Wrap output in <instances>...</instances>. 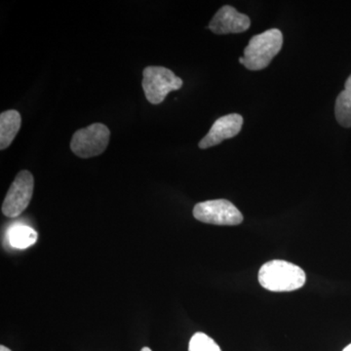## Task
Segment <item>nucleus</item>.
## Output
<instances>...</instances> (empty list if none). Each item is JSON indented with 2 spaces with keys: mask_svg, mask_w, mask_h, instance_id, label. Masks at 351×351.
Listing matches in <instances>:
<instances>
[{
  "mask_svg": "<svg viewBox=\"0 0 351 351\" xmlns=\"http://www.w3.org/2000/svg\"><path fill=\"white\" fill-rule=\"evenodd\" d=\"M9 244L16 249L29 248L38 241V232L27 226H15L7 233Z\"/></svg>",
  "mask_w": 351,
  "mask_h": 351,
  "instance_id": "9b49d317",
  "label": "nucleus"
},
{
  "mask_svg": "<svg viewBox=\"0 0 351 351\" xmlns=\"http://www.w3.org/2000/svg\"><path fill=\"white\" fill-rule=\"evenodd\" d=\"M22 124V117L17 110H7L0 114V149H7L13 142Z\"/></svg>",
  "mask_w": 351,
  "mask_h": 351,
  "instance_id": "1a4fd4ad",
  "label": "nucleus"
},
{
  "mask_svg": "<svg viewBox=\"0 0 351 351\" xmlns=\"http://www.w3.org/2000/svg\"><path fill=\"white\" fill-rule=\"evenodd\" d=\"M239 63L244 64V58L243 57L239 58Z\"/></svg>",
  "mask_w": 351,
  "mask_h": 351,
  "instance_id": "2eb2a0df",
  "label": "nucleus"
},
{
  "mask_svg": "<svg viewBox=\"0 0 351 351\" xmlns=\"http://www.w3.org/2000/svg\"><path fill=\"white\" fill-rule=\"evenodd\" d=\"M189 351H221L218 343L204 332H196L191 339Z\"/></svg>",
  "mask_w": 351,
  "mask_h": 351,
  "instance_id": "f8f14e48",
  "label": "nucleus"
},
{
  "mask_svg": "<svg viewBox=\"0 0 351 351\" xmlns=\"http://www.w3.org/2000/svg\"><path fill=\"white\" fill-rule=\"evenodd\" d=\"M243 125V117L239 113L225 115L217 119L208 132L206 136L200 141V149H209L221 144L228 138H232L239 135Z\"/></svg>",
  "mask_w": 351,
  "mask_h": 351,
  "instance_id": "0eeeda50",
  "label": "nucleus"
},
{
  "mask_svg": "<svg viewBox=\"0 0 351 351\" xmlns=\"http://www.w3.org/2000/svg\"><path fill=\"white\" fill-rule=\"evenodd\" d=\"M142 85L147 100L152 105H159L170 92L182 86V80L169 69L147 66L143 73Z\"/></svg>",
  "mask_w": 351,
  "mask_h": 351,
  "instance_id": "7ed1b4c3",
  "label": "nucleus"
},
{
  "mask_svg": "<svg viewBox=\"0 0 351 351\" xmlns=\"http://www.w3.org/2000/svg\"><path fill=\"white\" fill-rule=\"evenodd\" d=\"M250 18L239 13L234 7L225 5L214 16L209 29L216 34H240L250 27Z\"/></svg>",
  "mask_w": 351,
  "mask_h": 351,
  "instance_id": "6e6552de",
  "label": "nucleus"
},
{
  "mask_svg": "<svg viewBox=\"0 0 351 351\" xmlns=\"http://www.w3.org/2000/svg\"><path fill=\"white\" fill-rule=\"evenodd\" d=\"M141 351H152L151 350V348H142V350Z\"/></svg>",
  "mask_w": 351,
  "mask_h": 351,
  "instance_id": "dca6fc26",
  "label": "nucleus"
},
{
  "mask_svg": "<svg viewBox=\"0 0 351 351\" xmlns=\"http://www.w3.org/2000/svg\"><path fill=\"white\" fill-rule=\"evenodd\" d=\"M304 270L294 263L274 260L265 263L258 271V282L271 292H291L306 283Z\"/></svg>",
  "mask_w": 351,
  "mask_h": 351,
  "instance_id": "f257e3e1",
  "label": "nucleus"
},
{
  "mask_svg": "<svg viewBox=\"0 0 351 351\" xmlns=\"http://www.w3.org/2000/svg\"><path fill=\"white\" fill-rule=\"evenodd\" d=\"M193 216L202 223L216 226H237L243 221L241 212L226 199L198 203L193 208Z\"/></svg>",
  "mask_w": 351,
  "mask_h": 351,
  "instance_id": "39448f33",
  "label": "nucleus"
},
{
  "mask_svg": "<svg viewBox=\"0 0 351 351\" xmlns=\"http://www.w3.org/2000/svg\"><path fill=\"white\" fill-rule=\"evenodd\" d=\"M343 351H351V343L350 346H346L345 350H343Z\"/></svg>",
  "mask_w": 351,
  "mask_h": 351,
  "instance_id": "4468645a",
  "label": "nucleus"
},
{
  "mask_svg": "<svg viewBox=\"0 0 351 351\" xmlns=\"http://www.w3.org/2000/svg\"><path fill=\"white\" fill-rule=\"evenodd\" d=\"M0 351H12L9 350V348H7L6 346H0Z\"/></svg>",
  "mask_w": 351,
  "mask_h": 351,
  "instance_id": "ddd939ff",
  "label": "nucleus"
},
{
  "mask_svg": "<svg viewBox=\"0 0 351 351\" xmlns=\"http://www.w3.org/2000/svg\"><path fill=\"white\" fill-rule=\"evenodd\" d=\"M110 137V132L105 124L94 123L75 132L71 149L82 158L100 156L107 149Z\"/></svg>",
  "mask_w": 351,
  "mask_h": 351,
  "instance_id": "20e7f679",
  "label": "nucleus"
},
{
  "mask_svg": "<svg viewBox=\"0 0 351 351\" xmlns=\"http://www.w3.org/2000/svg\"><path fill=\"white\" fill-rule=\"evenodd\" d=\"M282 32L277 29L258 34L251 38L244 50V66L250 71H261L269 66L282 48Z\"/></svg>",
  "mask_w": 351,
  "mask_h": 351,
  "instance_id": "f03ea898",
  "label": "nucleus"
},
{
  "mask_svg": "<svg viewBox=\"0 0 351 351\" xmlns=\"http://www.w3.org/2000/svg\"><path fill=\"white\" fill-rule=\"evenodd\" d=\"M335 114L339 125L351 127V75L346 80L345 90L339 93L335 106Z\"/></svg>",
  "mask_w": 351,
  "mask_h": 351,
  "instance_id": "9d476101",
  "label": "nucleus"
},
{
  "mask_svg": "<svg viewBox=\"0 0 351 351\" xmlns=\"http://www.w3.org/2000/svg\"><path fill=\"white\" fill-rule=\"evenodd\" d=\"M34 176L29 171H21L15 178L2 204V213L9 218L20 216L29 206L34 195Z\"/></svg>",
  "mask_w": 351,
  "mask_h": 351,
  "instance_id": "423d86ee",
  "label": "nucleus"
}]
</instances>
